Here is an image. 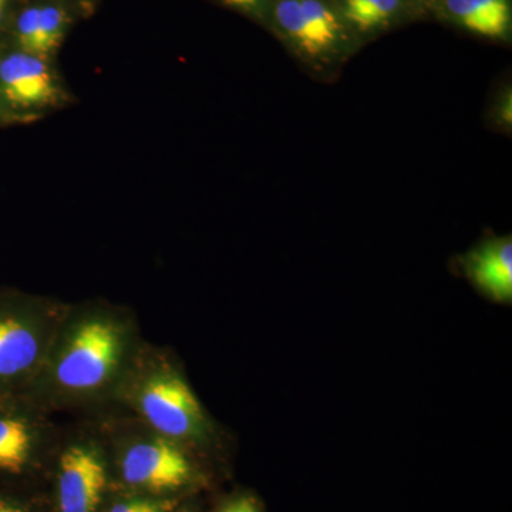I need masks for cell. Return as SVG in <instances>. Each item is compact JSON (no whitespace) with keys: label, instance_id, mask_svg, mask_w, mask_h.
<instances>
[{"label":"cell","instance_id":"cell-5","mask_svg":"<svg viewBox=\"0 0 512 512\" xmlns=\"http://www.w3.org/2000/svg\"><path fill=\"white\" fill-rule=\"evenodd\" d=\"M49 467L56 512H101L113 494L109 451L90 417L62 426Z\"/></svg>","mask_w":512,"mask_h":512},{"label":"cell","instance_id":"cell-18","mask_svg":"<svg viewBox=\"0 0 512 512\" xmlns=\"http://www.w3.org/2000/svg\"><path fill=\"white\" fill-rule=\"evenodd\" d=\"M501 113H503L505 123L510 124L511 123V99H508L507 103H504L503 110H501Z\"/></svg>","mask_w":512,"mask_h":512},{"label":"cell","instance_id":"cell-2","mask_svg":"<svg viewBox=\"0 0 512 512\" xmlns=\"http://www.w3.org/2000/svg\"><path fill=\"white\" fill-rule=\"evenodd\" d=\"M194 453L210 446L214 424L165 346L144 343L121 384L116 407Z\"/></svg>","mask_w":512,"mask_h":512},{"label":"cell","instance_id":"cell-6","mask_svg":"<svg viewBox=\"0 0 512 512\" xmlns=\"http://www.w3.org/2000/svg\"><path fill=\"white\" fill-rule=\"evenodd\" d=\"M62 426L23 392L0 390V487L49 470Z\"/></svg>","mask_w":512,"mask_h":512},{"label":"cell","instance_id":"cell-15","mask_svg":"<svg viewBox=\"0 0 512 512\" xmlns=\"http://www.w3.org/2000/svg\"><path fill=\"white\" fill-rule=\"evenodd\" d=\"M0 512H39L29 498L12 488L0 487Z\"/></svg>","mask_w":512,"mask_h":512},{"label":"cell","instance_id":"cell-8","mask_svg":"<svg viewBox=\"0 0 512 512\" xmlns=\"http://www.w3.org/2000/svg\"><path fill=\"white\" fill-rule=\"evenodd\" d=\"M276 22L303 52L319 55L339 36V22L320 0H281L275 8Z\"/></svg>","mask_w":512,"mask_h":512},{"label":"cell","instance_id":"cell-13","mask_svg":"<svg viewBox=\"0 0 512 512\" xmlns=\"http://www.w3.org/2000/svg\"><path fill=\"white\" fill-rule=\"evenodd\" d=\"M177 500L126 493L111 494L101 512H174Z\"/></svg>","mask_w":512,"mask_h":512},{"label":"cell","instance_id":"cell-9","mask_svg":"<svg viewBox=\"0 0 512 512\" xmlns=\"http://www.w3.org/2000/svg\"><path fill=\"white\" fill-rule=\"evenodd\" d=\"M470 272L474 282L495 301L512 298V244L510 239L485 245L473 255Z\"/></svg>","mask_w":512,"mask_h":512},{"label":"cell","instance_id":"cell-4","mask_svg":"<svg viewBox=\"0 0 512 512\" xmlns=\"http://www.w3.org/2000/svg\"><path fill=\"white\" fill-rule=\"evenodd\" d=\"M69 303L0 291V390L23 392L45 362Z\"/></svg>","mask_w":512,"mask_h":512},{"label":"cell","instance_id":"cell-12","mask_svg":"<svg viewBox=\"0 0 512 512\" xmlns=\"http://www.w3.org/2000/svg\"><path fill=\"white\" fill-rule=\"evenodd\" d=\"M67 29V16L56 6L39 8L40 56L49 59L62 45Z\"/></svg>","mask_w":512,"mask_h":512},{"label":"cell","instance_id":"cell-21","mask_svg":"<svg viewBox=\"0 0 512 512\" xmlns=\"http://www.w3.org/2000/svg\"><path fill=\"white\" fill-rule=\"evenodd\" d=\"M178 508V507H177ZM177 508H175V511L174 512H177Z\"/></svg>","mask_w":512,"mask_h":512},{"label":"cell","instance_id":"cell-3","mask_svg":"<svg viewBox=\"0 0 512 512\" xmlns=\"http://www.w3.org/2000/svg\"><path fill=\"white\" fill-rule=\"evenodd\" d=\"M109 451L114 484L120 491L177 500L200 483L194 451L150 429L123 410L90 417Z\"/></svg>","mask_w":512,"mask_h":512},{"label":"cell","instance_id":"cell-7","mask_svg":"<svg viewBox=\"0 0 512 512\" xmlns=\"http://www.w3.org/2000/svg\"><path fill=\"white\" fill-rule=\"evenodd\" d=\"M0 94L10 106L39 110L59 106L63 90L49 62L18 52L0 62Z\"/></svg>","mask_w":512,"mask_h":512},{"label":"cell","instance_id":"cell-10","mask_svg":"<svg viewBox=\"0 0 512 512\" xmlns=\"http://www.w3.org/2000/svg\"><path fill=\"white\" fill-rule=\"evenodd\" d=\"M446 9L470 32L487 37L507 35L511 28L508 0H444Z\"/></svg>","mask_w":512,"mask_h":512},{"label":"cell","instance_id":"cell-11","mask_svg":"<svg viewBox=\"0 0 512 512\" xmlns=\"http://www.w3.org/2000/svg\"><path fill=\"white\" fill-rule=\"evenodd\" d=\"M397 6L399 0H346L345 15L357 29L366 32L386 22Z\"/></svg>","mask_w":512,"mask_h":512},{"label":"cell","instance_id":"cell-17","mask_svg":"<svg viewBox=\"0 0 512 512\" xmlns=\"http://www.w3.org/2000/svg\"><path fill=\"white\" fill-rule=\"evenodd\" d=\"M221 2L231 6V8L252 9L258 6L261 0H221Z\"/></svg>","mask_w":512,"mask_h":512},{"label":"cell","instance_id":"cell-20","mask_svg":"<svg viewBox=\"0 0 512 512\" xmlns=\"http://www.w3.org/2000/svg\"><path fill=\"white\" fill-rule=\"evenodd\" d=\"M6 117H8V113H5V111L0 110V123H3V121L6 120Z\"/></svg>","mask_w":512,"mask_h":512},{"label":"cell","instance_id":"cell-19","mask_svg":"<svg viewBox=\"0 0 512 512\" xmlns=\"http://www.w3.org/2000/svg\"><path fill=\"white\" fill-rule=\"evenodd\" d=\"M6 6H8V0H0V22H2L3 16H5Z\"/></svg>","mask_w":512,"mask_h":512},{"label":"cell","instance_id":"cell-16","mask_svg":"<svg viewBox=\"0 0 512 512\" xmlns=\"http://www.w3.org/2000/svg\"><path fill=\"white\" fill-rule=\"evenodd\" d=\"M215 512H262L261 505L249 494H239L222 503Z\"/></svg>","mask_w":512,"mask_h":512},{"label":"cell","instance_id":"cell-1","mask_svg":"<svg viewBox=\"0 0 512 512\" xmlns=\"http://www.w3.org/2000/svg\"><path fill=\"white\" fill-rule=\"evenodd\" d=\"M144 343L140 320L127 306L101 299L69 303L45 362L23 393L53 416L110 412Z\"/></svg>","mask_w":512,"mask_h":512},{"label":"cell","instance_id":"cell-14","mask_svg":"<svg viewBox=\"0 0 512 512\" xmlns=\"http://www.w3.org/2000/svg\"><path fill=\"white\" fill-rule=\"evenodd\" d=\"M16 37H18L20 52L42 57L40 56L39 8L37 6L26 9L19 16Z\"/></svg>","mask_w":512,"mask_h":512}]
</instances>
